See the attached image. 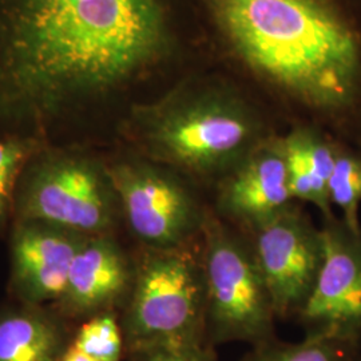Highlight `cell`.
Listing matches in <instances>:
<instances>
[{"label": "cell", "mask_w": 361, "mask_h": 361, "mask_svg": "<svg viewBox=\"0 0 361 361\" xmlns=\"http://www.w3.org/2000/svg\"><path fill=\"white\" fill-rule=\"evenodd\" d=\"M353 343L323 335H307L296 344L273 340L257 345L244 361H349Z\"/></svg>", "instance_id": "9a60e30c"}, {"label": "cell", "mask_w": 361, "mask_h": 361, "mask_svg": "<svg viewBox=\"0 0 361 361\" xmlns=\"http://www.w3.org/2000/svg\"><path fill=\"white\" fill-rule=\"evenodd\" d=\"M283 138H265L224 176L219 186L221 210L256 228L290 207Z\"/></svg>", "instance_id": "7c38bea8"}, {"label": "cell", "mask_w": 361, "mask_h": 361, "mask_svg": "<svg viewBox=\"0 0 361 361\" xmlns=\"http://www.w3.org/2000/svg\"><path fill=\"white\" fill-rule=\"evenodd\" d=\"M122 210L106 158L87 143H44L18 182L13 222L38 221L83 235H113Z\"/></svg>", "instance_id": "277c9868"}, {"label": "cell", "mask_w": 361, "mask_h": 361, "mask_svg": "<svg viewBox=\"0 0 361 361\" xmlns=\"http://www.w3.org/2000/svg\"><path fill=\"white\" fill-rule=\"evenodd\" d=\"M44 145L31 138L0 137V234L13 224L15 194L30 158Z\"/></svg>", "instance_id": "5bb4252c"}, {"label": "cell", "mask_w": 361, "mask_h": 361, "mask_svg": "<svg viewBox=\"0 0 361 361\" xmlns=\"http://www.w3.org/2000/svg\"><path fill=\"white\" fill-rule=\"evenodd\" d=\"M320 232L323 261L300 319L308 335L355 343L361 334V234L334 222Z\"/></svg>", "instance_id": "9c48e42d"}, {"label": "cell", "mask_w": 361, "mask_h": 361, "mask_svg": "<svg viewBox=\"0 0 361 361\" xmlns=\"http://www.w3.org/2000/svg\"><path fill=\"white\" fill-rule=\"evenodd\" d=\"M73 345L94 360L122 361L126 345L116 312H104L79 324Z\"/></svg>", "instance_id": "2e32d148"}, {"label": "cell", "mask_w": 361, "mask_h": 361, "mask_svg": "<svg viewBox=\"0 0 361 361\" xmlns=\"http://www.w3.org/2000/svg\"><path fill=\"white\" fill-rule=\"evenodd\" d=\"M300 145L310 168L316 193V207L331 219V201L328 185L335 169L337 146L326 140L317 130L298 128L292 131Z\"/></svg>", "instance_id": "ac0fdd59"}, {"label": "cell", "mask_w": 361, "mask_h": 361, "mask_svg": "<svg viewBox=\"0 0 361 361\" xmlns=\"http://www.w3.org/2000/svg\"><path fill=\"white\" fill-rule=\"evenodd\" d=\"M119 133L138 154L202 178L226 176L265 140L257 114L244 99L192 85L131 104Z\"/></svg>", "instance_id": "3957f363"}, {"label": "cell", "mask_w": 361, "mask_h": 361, "mask_svg": "<svg viewBox=\"0 0 361 361\" xmlns=\"http://www.w3.org/2000/svg\"><path fill=\"white\" fill-rule=\"evenodd\" d=\"M176 49L171 0H0V137L75 143Z\"/></svg>", "instance_id": "6da1fadb"}, {"label": "cell", "mask_w": 361, "mask_h": 361, "mask_svg": "<svg viewBox=\"0 0 361 361\" xmlns=\"http://www.w3.org/2000/svg\"><path fill=\"white\" fill-rule=\"evenodd\" d=\"M59 361H97L91 359L90 356L82 353L79 349L75 348L73 345V343L70 344V347L66 349L65 353L62 355Z\"/></svg>", "instance_id": "ffe728a7"}, {"label": "cell", "mask_w": 361, "mask_h": 361, "mask_svg": "<svg viewBox=\"0 0 361 361\" xmlns=\"http://www.w3.org/2000/svg\"><path fill=\"white\" fill-rule=\"evenodd\" d=\"M126 353L162 345L207 344V293L202 262L188 246L145 247L122 317Z\"/></svg>", "instance_id": "5b68a950"}, {"label": "cell", "mask_w": 361, "mask_h": 361, "mask_svg": "<svg viewBox=\"0 0 361 361\" xmlns=\"http://www.w3.org/2000/svg\"><path fill=\"white\" fill-rule=\"evenodd\" d=\"M87 237L38 221L13 222L8 279L13 300L44 307L55 304L65 292L73 261Z\"/></svg>", "instance_id": "30bf717a"}, {"label": "cell", "mask_w": 361, "mask_h": 361, "mask_svg": "<svg viewBox=\"0 0 361 361\" xmlns=\"http://www.w3.org/2000/svg\"><path fill=\"white\" fill-rule=\"evenodd\" d=\"M226 50L273 89L328 116L361 102L356 0H200Z\"/></svg>", "instance_id": "7a4b0ae2"}, {"label": "cell", "mask_w": 361, "mask_h": 361, "mask_svg": "<svg viewBox=\"0 0 361 361\" xmlns=\"http://www.w3.org/2000/svg\"><path fill=\"white\" fill-rule=\"evenodd\" d=\"M202 229L207 340L256 347L271 341L276 313L253 247L214 219H207Z\"/></svg>", "instance_id": "8992f818"}, {"label": "cell", "mask_w": 361, "mask_h": 361, "mask_svg": "<svg viewBox=\"0 0 361 361\" xmlns=\"http://www.w3.org/2000/svg\"><path fill=\"white\" fill-rule=\"evenodd\" d=\"M253 231L252 247L276 316L300 312L322 267V232L292 207L259 224Z\"/></svg>", "instance_id": "ba28073f"}, {"label": "cell", "mask_w": 361, "mask_h": 361, "mask_svg": "<svg viewBox=\"0 0 361 361\" xmlns=\"http://www.w3.org/2000/svg\"><path fill=\"white\" fill-rule=\"evenodd\" d=\"M68 322L51 307L0 304V361H59L73 343Z\"/></svg>", "instance_id": "4fadbf2b"}, {"label": "cell", "mask_w": 361, "mask_h": 361, "mask_svg": "<svg viewBox=\"0 0 361 361\" xmlns=\"http://www.w3.org/2000/svg\"><path fill=\"white\" fill-rule=\"evenodd\" d=\"M129 361H216L207 344L162 345L126 353Z\"/></svg>", "instance_id": "d6986e66"}, {"label": "cell", "mask_w": 361, "mask_h": 361, "mask_svg": "<svg viewBox=\"0 0 361 361\" xmlns=\"http://www.w3.org/2000/svg\"><path fill=\"white\" fill-rule=\"evenodd\" d=\"M134 264L113 235L87 237L68 273L65 292L51 308L68 323L114 312L129 296Z\"/></svg>", "instance_id": "8fae6325"}, {"label": "cell", "mask_w": 361, "mask_h": 361, "mask_svg": "<svg viewBox=\"0 0 361 361\" xmlns=\"http://www.w3.org/2000/svg\"><path fill=\"white\" fill-rule=\"evenodd\" d=\"M122 217L147 249L188 246L205 216L176 170L137 152L106 158Z\"/></svg>", "instance_id": "52a82bcc"}, {"label": "cell", "mask_w": 361, "mask_h": 361, "mask_svg": "<svg viewBox=\"0 0 361 361\" xmlns=\"http://www.w3.org/2000/svg\"><path fill=\"white\" fill-rule=\"evenodd\" d=\"M329 201L344 216V225L355 234H361L359 207L361 204V158L341 147L337 149L335 169L329 185Z\"/></svg>", "instance_id": "e0dca14e"}]
</instances>
